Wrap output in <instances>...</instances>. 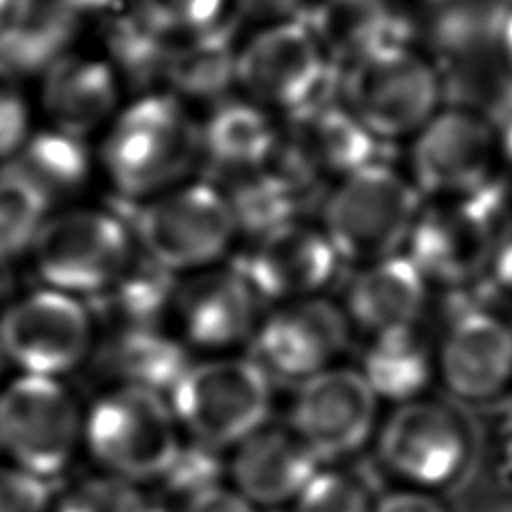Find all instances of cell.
Segmentation results:
<instances>
[{
    "instance_id": "6da1fadb",
    "label": "cell",
    "mask_w": 512,
    "mask_h": 512,
    "mask_svg": "<svg viewBox=\"0 0 512 512\" xmlns=\"http://www.w3.org/2000/svg\"><path fill=\"white\" fill-rule=\"evenodd\" d=\"M100 161L129 206L154 199L197 170L199 122L179 97L163 91L140 93L107 125Z\"/></svg>"
},
{
    "instance_id": "7a4b0ae2",
    "label": "cell",
    "mask_w": 512,
    "mask_h": 512,
    "mask_svg": "<svg viewBox=\"0 0 512 512\" xmlns=\"http://www.w3.org/2000/svg\"><path fill=\"white\" fill-rule=\"evenodd\" d=\"M422 203L409 176L377 161L325 190L321 231L341 262L364 267L404 253Z\"/></svg>"
},
{
    "instance_id": "3957f363",
    "label": "cell",
    "mask_w": 512,
    "mask_h": 512,
    "mask_svg": "<svg viewBox=\"0 0 512 512\" xmlns=\"http://www.w3.org/2000/svg\"><path fill=\"white\" fill-rule=\"evenodd\" d=\"M337 100L379 143L413 138L443 107L445 84L427 52L397 41L341 68Z\"/></svg>"
},
{
    "instance_id": "277c9868",
    "label": "cell",
    "mask_w": 512,
    "mask_h": 512,
    "mask_svg": "<svg viewBox=\"0 0 512 512\" xmlns=\"http://www.w3.org/2000/svg\"><path fill=\"white\" fill-rule=\"evenodd\" d=\"M129 208L136 249L174 276L217 267L240 235L224 192L210 181H185Z\"/></svg>"
},
{
    "instance_id": "5b68a950",
    "label": "cell",
    "mask_w": 512,
    "mask_h": 512,
    "mask_svg": "<svg viewBox=\"0 0 512 512\" xmlns=\"http://www.w3.org/2000/svg\"><path fill=\"white\" fill-rule=\"evenodd\" d=\"M167 397L181 431L222 452L267 425L271 384L258 361L219 357L190 364Z\"/></svg>"
},
{
    "instance_id": "8992f818",
    "label": "cell",
    "mask_w": 512,
    "mask_h": 512,
    "mask_svg": "<svg viewBox=\"0 0 512 512\" xmlns=\"http://www.w3.org/2000/svg\"><path fill=\"white\" fill-rule=\"evenodd\" d=\"M503 213L501 183L476 197L429 199L411 228L406 258L429 285L470 287L490 273Z\"/></svg>"
},
{
    "instance_id": "52a82bcc",
    "label": "cell",
    "mask_w": 512,
    "mask_h": 512,
    "mask_svg": "<svg viewBox=\"0 0 512 512\" xmlns=\"http://www.w3.org/2000/svg\"><path fill=\"white\" fill-rule=\"evenodd\" d=\"M337 77V66L300 19L262 25L237 48L235 86L282 118L330 97Z\"/></svg>"
},
{
    "instance_id": "ba28073f",
    "label": "cell",
    "mask_w": 512,
    "mask_h": 512,
    "mask_svg": "<svg viewBox=\"0 0 512 512\" xmlns=\"http://www.w3.org/2000/svg\"><path fill=\"white\" fill-rule=\"evenodd\" d=\"M82 443L104 474L140 483L161 476L181 445V427L165 395L118 386L88 409Z\"/></svg>"
},
{
    "instance_id": "9c48e42d",
    "label": "cell",
    "mask_w": 512,
    "mask_h": 512,
    "mask_svg": "<svg viewBox=\"0 0 512 512\" xmlns=\"http://www.w3.org/2000/svg\"><path fill=\"white\" fill-rule=\"evenodd\" d=\"M32 253L43 285L84 300L102 296L116 282L134 258L136 242L120 213L75 208L46 219Z\"/></svg>"
},
{
    "instance_id": "30bf717a",
    "label": "cell",
    "mask_w": 512,
    "mask_h": 512,
    "mask_svg": "<svg viewBox=\"0 0 512 512\" xmlns=\"http://www.w3.org/2000/svg\"><path fill=\"white\" fill-rule=\"evenodd\" d=\"M409 179L422 199L476 197L499 185L497 131L488 111L443 104L411 143Z\"/></svg>"
},
{
    "instance_id": "8fae6325",
    "label": "cell",
    "mask_w": 512,
    "mask_h": 512,
    "mask_svg": "<svg viewBox=\"0 0 512 512\" xmlns=\"http://www.w3.org/2000/svg\"><path fill=\"white\" fill-rule=\"evenodd\" d=\"M84 418L61 379L19 375L0 388V452L14 467L57 479L82 445Z\"/></svg>"
},
{
    "instance_id": "7c38bea8",
    "label": "cell",
    "mask_w": 512,
    "mask_h": 512,
    "mask_svg": "<svg viewBox=\"0 0 512 512\" xmlns=\"http://www.w3.org/2000/svg\"><path fill=\"white\" fill-rule=\"evenodd\" d=\"M95 323L82 298L43 287L0 316V357L21 375L61 379L91 355Z\"/></svg>"
},
{
    "instance_id": "4fadbf2b",
    "label": "cell",
    "mask_w": 512,
    "mask_h": 512,
    "mask_svg": "<svg viewBox=\"0 0 512 512\" xmlns=\"http://www.w3.org/2000/svg\"><path fill=\"white\" fill-rule=\"evenodd\" d=\"M377 456L404 488L434 492L452 485L472 456L470 429L447 404H397L377 431Z\"/></svg>"
},
{
    "instance_id": "5bb4252c",
    "label": "cell",
    "mask_w": 512,
    "mask_h": 512,
    "mask_svg": "<svg viewBox=\"0 0 512 512\" xmlns=\"http://www.w3.org/2000/svg\"><path fill=\"white\" fill-rule=\"evenodd\" d=\"M379 400L355 368L332 366L305 379L291 404L289 429L319 461H339L368 445Z\"/></svg>"
},
{
    "instance_id": "9a60e30c",
    "label": "cell",
    "mask_w": 512,
    "mask_h": 512,
    "mask_svg": "<svg viewBox=\"0 0 512 512\" xmlns=\"http://www.w3.org/2000/svg\"><path fill=\"white\" fill-rule=\"evenodd\" d=\"M278 156L325 190L361 167L384 161V145L330 95L282 118Z\"/></svg>"
},
{
    "instance_id": "2e32d148",
    "label": "cell",
    "mask_w": 512,
    "mask_h": 512,
    "mask_svg": "<svg viewBox=\"0 0 512 512\" xmlns=\"http://www.w3.org/2000/svg\"><path fill=\"white\" fill-rule=\"evenodd\" d=\"M352 325L343 307L323 296L280 303L253 332L264 373L310 379L334 366L350 343Z\"/></svg>"
},
{
    "instance_id": "e0dca14e",
    "label": "cell",
    "mask_w": 512,
    "mask_h": 512,
    "mask_svg": "<svg viewBox=\"0 0 512 512\" xmlns=\"http://www.w3.org/2000/svg\"><path fill=\"white\" fill-rule=\"evenodd\" d=\"M341 267L321 226L300 222L282 224L251 237L235 269L249 282L253 294L271 303L321 296Z\"/></svg>"
},
{
    "instance_id": "ac0fdd59",
    "label": "cell",
    "mask_w": 512,
    "mask_h": 512,
    "mask_svg": "<svg viewBox=\"0 0 512 512\" xmlns=\"http://www.w3.org/2000/svg\"><path fill=\"white\" fill-rule=\"evenodd\" d=\"M434 359L436 375L456 400H497L512 386V323L488 307H458Z\"/></svg>"
},
{
    "instance_id": "d6986e66",
    "label": "cell",
    "mask_w": 512,
    "mask_h": 512,
    "mask_svg": "<svg viewBox=\"0 0 512 512\" xmlns=\"http://www.w3.org/2000/svg\"><path fill=\"white\" fill-rule=\"evenodd\" d=\"M258 303L260 298L235 267H210L179 282L172 312L188 346L224 352L253 337Z\"/></svg>"
},
{
    "instance_id": "ffe728a7",
    "label": "cell",
    "mask_w": 512,
    "mask_h": 512,
    "mask_svg": "<svg viewBox=\"0 0 512 512\" xmlns=\"http://www.w3.org/2000/svg\"><path fill=\"white\" fill-rule=\"evenodd\" d=\"M321 470V461L289 427H267L233 447L231 488L255 508L291 506Z\"/></svg>"
},
{
    "instance_id": "44dd1931",
    "label": "cell",
    "mask_w": 512,
    "mask_h": 512,
    "mask_svg": "<svg viewBox=\"0 0 512 512\" xmlns=\"http://www.w3.org/2000/svg\"><path fill=\"white\" fill-rule=\"evenodd\" d=\"M122 79L109 59L64 52L43 70V109L52 127L82 138L107 127L120 111Z\"/></svg>"
},
{
    "instance_id": "7402d4cb",
    "label": "cell",
    "mask_w": 512,
    "mask_h": 512,
    "mask_svg": "<svg viewBox=\"0 0 512 512\" xmlns=\"http://www.w3.org/2000/svg\"><path fill=\"white\" fill-rule=\"evenodd\" d=\"M199 147L206 181H219L269 163L278 154L280 125L260 104L228 95L199 122Z\"/></svg>"
},
{
    "instance_id": "603a6c76",
    "label": "cell",
    "mask_w": 512,
    "mask_h": 512,
    "mask_svg": "<svg viewBox=\"0 0 512 512\" xmlns=\"http://www.w3.org/2000/svg\"><path fill=\"white\" fill-rule=\"evenodd\" d=\"M429 282L406 253L370 262L352 278L346 294L350 325L370 337L393 330L418 328L427 310Z\"/></svg>"
},
{
    "instance_id": "cb8c5ba5",
    "label": "cell",
    "mask_w": 512,
    "mask_h": 512,
    "mask_svg": "<svg viewBox=\"0 0 512 512\" xmlns=\"http://www.w3.org/2000/svg\"><path fill=\"white\" fill-rule=\"evenodd\" d=\"M210 183L224 192L237 231L249 237L300 222V217L321 203L325 194L323 188L300 176L278 154L255 170Z\"/></svg>"
},
{
    "instance_id": "d4e9b609",
    "label": "cell",
    "mask_w": 512,
    "mask_h": 512,
    "mask_svg": "<svg viewBox=\"0 0 512 512\" xmlns=\"http://www.w3.org/2000/svg\"><path fill=\"white\" fill-rule=\"evenodd\" d=\"M237 30L240 21L228 14L213 28L167 37L161 66V91L188 102L215 104L235 86Z\"/></svg>"
},
{
    "instance_id": "484cf974",
    "label": "cell",
    "mask_w": 512,
    "mask_h": 512,
    "mask_svg": "<svg viewBox=\"0 0 512 512\" xmlns=\"http://www.w3.org/2000/svg\"><path fill=\"white\" fill-rule=\"evenodd\" d=\"M303 21L337 70L388 43H411L395 0H314Z\"/></svg>"
},
{
    "instance_id": "4316f807",
    "label": "cell",
    "mask_w": 512,
    "mask_h": 512,
    "mask_svg": "<svg viewBox=\"0 0 512 512\" xmlns=\"http://www.w3.org/2000/svg\"><path fill=\"white\" fill-rule=\"evenodd\" d=\"M377 400H420L436 375V359L416 328L375 334L359 368Z\"/></svg>"
},
{
    "instance_id": "83f0119b",
    "label": "cell",
    "mask_w": 512,
    "mask_h": 512,
    "mask_svg": "<svg viewBox=\"0 0 512 512\" xmlns=\"http://www.w3.org/2000/svg\"><path fill=\"white\" fill-rule=\"evenodd\" d=\"M109 366L122 379V386L170 395L190 368V355L185 343L161 325L120 328L109 346Z\"/></svg>"
},
{
    "instance_id": "f1b7e54d",
    "label": "cell",
    "mask_w": 512,
    "mask_h": 512,
    "mask_svg": "<svg viewBox=\"0 0 512 512\" xmlns=\"http://www.w3.org/2000/svg\"><path fill=\"white\" fill-rule=\"evenodd\" d=\"M176 287L179 276L158 267L138 251L116 282L97 298H104L120 328H149L161 325L165 314L172 312Z\"/></svg>"
},
{
    "instance_id": "f546056e",
    "label": "cell",
    "mask_w": 512,
    "mask_h": 512,
    "mask_svg": "<svg viewBox=\"0 0 512 512\" xmlns=\"http://www.w3.org/2000/svg\"><path fill=\"white\" fill-rule=\"evenodd\" d=\"M50 206V194L19 165L0 170V262L32 249Z\"/></svg>"
},
{
    "instance_id": "4dcf8cb0",
    "label": "cell",
    "mask_w": 512,
    "mask_h": 512,
    "mask_svg": "<svg viewBox=\"0 0 512 512\" xmlns=\"http://www.w3.org/2000/svg\"><path fill=\"white\" fill-rule=\"evenodd\" d=\"M16 165L28 172L50 194V199L82 188L91 176V156L84 140L59 129L28 138Z\"/></svg>"
},
{
    "instance_id": "1f68e13d",
    "label": "cell",
    "mask_w": 512,
    "mask_h": 512,
    "mask_svg": "<svg viewBox=\"0 0 512 512\" xmlns=\"http://www.w3.org/2000/svg\"><path fill=\"white\" fill-rule=\"evenodd\" d=\"M129 12L165 37L213 28L231 14V0H129Z\"/></svg>"
},
{
    "instance_id": "d6a6232c",
    "label": "cell",
    "mask_w": 512,
    "mask_h": 512,
    "mask_svg": "<svg viewBox=\"0 0 512 512\" xmlns=\"http://www.w3.org/2000/svg\"><path fill=\"white\" fill-rule=\"evenodd\" d=\"M224 476L226 463L222 452L190 438L188 443L181 440L179 449H176L158 479H161L170 497H176L179 503H183L197 497V494L217 488V485H224Z\"/></svg>"
},
{
    "instance_id": "836d02e7",
    "label": "cell",
    "mask_w": 512,
    "mask_h": 512,
    "mask_svg": "<svg viewBox=\"0 0 512 512\" xmlns=\"http://www.w3.org/2000/svg\"><path fill=\"white\" fill-rule=\"evenodd\" d=\"M52 512H152V506L138 483L102 474L77 483Z\"/></svg>"
},
{
    "instance_id": "e575fe53",
    "label": "cell",
    "mask_w": 512,
    "mask_h": 512,
    "mask_svg": "<svg viewBox=\"0 0 512 512\" xmlns=\"http://www.w3.org/2000/svg\"><path fill=\"white\" fill-rule=\"evenodd\" d=\"M373 499L355 476L319 470L291 503V512H373Z\"/></svg>"
},
{
    "instance_id": "d590c367",
    "label": "cell",
    "mask_w": 512,
    "mask_h": 512,
    "mask_svg": "<svg viewBox=\"0 0 512 512\" xmlns=\"http://www.w3.org/2000/svg\"><path fill=\"white\" fill-rule=\"evenodd\" d=\"M30 138V111L19 75L0 64V158L19 154Z\"/></svg>"
},
{
    "instance_id": "8d00e7d4",
    "label": "cell",
    "mask_w": 512,
    "mask_h": 512,
    "mask_svg": "<svg viewBox=\"0 0 512 512\" xmlns=\"http://www.w3.org/2000/svg\"><path fill=\"white\" fill-rule=\"evenodd\" d=\"M50 481L14 465H0V512H52Z\"/></svg>"
},
{
    "instance_id": "74e56055",
    "label": "cell",
    "mask_w": 512,
    "mask_h": 512,
    "mask_svg": "<svg viewBox=\"0 0 512 512\" xmlns=\"http://www.w3.org/2000/svg\"><path fill=\"white\" fill-rule=\"evenodd\" d=\"M314 0H231V14L237 21L253 19L262 25L300 19Z\"/></svg>"
},
{
    "instance_id": "f35d334b",
    "label": "cell",
    "mask_w": 512,
    "mask_h": 512,
    "mask_svg": "<svg viewBox=\"0 0 512 512\" xmlns=\"http://www.w3.org/2000/svg\"><path fill=\"white\" fill-rule=\"evenodd\" d=\"M55 5L68 16L75 28L88 21L102 23L107 28L113 19L129 10V0H55Z\"/></svg>"
},
{
    "instance_id": "ab89813d",
    "label": "cell",
    "mask_w": 512,
    "mask_h": 512,
    "mask_svg": "<svg viewBox=\"0 0 512 512\" xmlns=\"http://www.w3.org/2000/svg\"><path fill=\"white\" fill-rule=\"evenodd\" d=\"M176 512H260L251 501H246L240 492L226 485L197 494L188 501L179 503Z\"/></svg>"
},
{
    "instance_id": "60d3db41",
    "label": "cell",
    "mask_w": 512,
    "mask_h": 512,
    "mask_svg": "<svg viewBox=\"0 0 512 512\" xmlns=\"http://www.w3.org/2000/svg\"><path fill=\"white\" fill-rule=\"evenodd\" d=\"M373 512H452L443 501L425 490L402 488L373 503Z\"/></svg>"
},
{
    "instance_id": "b9f144b4",
    "label": "cell",
    "mask_w": 512,
    "mask_h": 512,
    "mask_svg": "<svg viewBox=\"0 0 512 512\" xmlns=\"http://www.w3.org/2000/svg\"><path fill=\"white\" fill-rule=\"evenodd\" d=\"M488 276L501 291L512 294V210L508 208L499 222L497 244H494Z\"/></svg>"
},
{
    "instance_id": "7bdbcfd3",
    "label": "cell",
    "mask_w": 512,
    "mask_h": 512,
    "mask_svg": "<svg viewBox=\"0 0 512 512\" xmlns=\"http://www.w3.org/2000/svg\"><path fill=\"white\" fill-rule=\"evenodd\" d=\"M488 116L494 122V131H497L501 170L512 174V91L501 97L499 109H492Z\"/></svg>"
},
{
    "instance_id": "ee69618b",
    "label": "cell",
    "mask_w": 512,
    "mask_h": 512,
    "mask_svg": "<svg viewBox=\"0 0 512 512\" xmlns=\"http://www.w3.org/2000/svg\"><path fill=\"white\" fill-rule=\"evenodd\" d=\"M497 55H499V66L503 75L512 86V0L506 7V14H503L501 30H499V41H497Z\"/></svg>"
},
{
    "instance_id": "f6af8a7d",
    "label": "cell",
    "mask_w": 512,
    "mask_h": 512,
    "mask_svg": "<svg viewBox=\"0 0 512 512\" xmlns=\"http://www.w3.org/2000/svg\"><path fill=\"white\" fill-rule=\"evenodd\" d=\"M32 7V0H0V34Z\"/></svg>"
},
{
    "instance_id": "bcb514c9",
    "label": "cell",
    "mask_w": 512,
    "mask_h": 512,
    "mask_svg": "<svg viewBox=\"0 0 512 512\" xmlns=\"http://www.w3.org/2000/svg\"><path fill=\"white\" fill-rule=\"evenodd\" d=\"M492 512H512V506H499V508H494Z\"/></svg>"
},
{
    "instance_id": "7dc6e473",
    "label": "cell",
    "mask_w": 512,
    "mask_h": 512,
    "mask_svg": "<svg viewBox=\"0 0 512 512\" xmlns=\"http://www.w3.org/2000/svg\"><path fill=\"white\" fill-rule=\"evenodd\" d=\"M0 361H3V357H0Z\"/></svg>"
}]
</instances>
